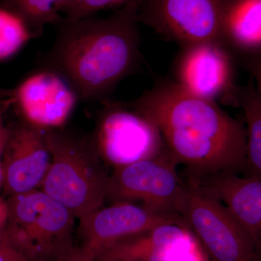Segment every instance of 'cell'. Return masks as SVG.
<instances>
[{
  "label": "cell",
  "mask_w": 261,
  "mask_h": 261,
  "mask_svg": "<svg viewBox=\"0 0 261 261\" xmlns=\"http://www.w3.org/2000/svg\"><path fill=\"white\" fill-rule=\"evenodd\" d=\"M129 105L157 126L173 161L187 170V179L221 173L243 174L246 128L217 102L166 82Z\"/></svg>",
  "instance_id": "cell-1"
},
{
  "label": "cell",
  "mask_w": 261,
  "mask_h": 261,
  "mask_svg": "<svg viewBox=\"0 0 261 261\" xmlns=\"http://www.w3.org/2000/svg\"><path fill=\"white\" fill-rule=\"evenodd\" d=\"M139 7L132 3L107 17L63 18L43 68L61 75L80 100H106L140 63Z\"/></svg>",
  "instance_id": "cell-2"
},
{
  "label": "cell",
  "mask_w": 261,
  "mask_h": 261,
  "mask_svg": "<svg viewBox=\"0 0 261 261\" xmlns=\"http://www.w3.org/2000/svg\"><path fill=\"white\" fill-rule=\"evenodd\" d=\"M51 163L40 190L81 219L104 205L108 180L92 137L59 129L45 130Z\"/></svg>",
  "instance_id": "cell-3"
},
{
  "label": "cell",
  "mask_w": 261,
  "mask_h": 261,
  "mask_svg": "<svg viewBox=\"0 0 261 261\" xmlns=\"http://www.w3.org/2000/svg\"><path fill=\"white\" fill-rule=\"evenodd\" d=\"M7 238L29 261H58L74 247L75 216L40 189L6 200Z\"/></svg>",
  "instance_id": "cell-4"
},
{
  "label": "cell",
  "mask_w": 261,
  "mask_h": 261,
  "mask_svg": "<svg viewBox=\"0 0 261 261\" xmlns=\"http://www.w3.org/2000/svg\"><path fill=\"white\" fill-rule=\"evenodd\" d=\"M176 210L211 261H256L248 235L227 207L198 184L184 181Z\"/></svg>",
  "instance_id": "cell-5"
},
{
  "label": "cell",
  "mask_w": 261,
  "mask_h": 261,
  "mask_svg": "<svg viewBox=\"0 0 261 261\" xmlns=\"http://www.w3.org/2000/svg\"><path fill=\"white\" fill-rule=\"evenodd\" d=\"M92 136L99 157L114 169L153 158L166 149L157 126L129 104L103 101Z\"/></svg>",
  "instance_id": "cell-6"
},
{
  "label": "cell",
  "mask_w": 261,
  "mask_h": 261,
  "mask_svg": "<svg viewBox=\"0 0 261 261\" xmlns=\"http://www.w3.org/2000/svg\"><path fill=\"white\" fill-rule=\"evenodd\" d=\"M177 166L166 148L153 158L116 168L109 176L107 200L139 201L145 208L181 223L176 208L184 181Z\"/></svg>",
  "instance_id": "cell-7"
},
{
  "label": "cell",
  "mask_w": 261,
  "mask_h": 261,
  "mask_svg": "<svg viewBox=\"0 0 261 261\" xmlns=\"http://www.w3.org/2000/svg\"><path fill=\"white\" fill-rule=\"evenodd\" d=\"M228 2L144 0L139 7V21L184 47L201 42H224Z\"/></svg>",
  "instance_id": "cell-8"
},
{
  "label": "cell",
  "mask_w": 261,
  "mask_h": 261,
  "mask_svg": "<svg viewBox=\"0 0 261 261\" xmlns=\"http://www.w3.org/2000/svg\"><path fill=\"white\" fill-rule=\"evenodd\" d=\"M175 83L188 93L207 100L237 104L231 56L223 42L185 46L178 58Z\"/></svg>",
  "instance_id": "cell-9"
},
{
  "label": "cell",
  "mask_w": 261,
  "mask_h": 261,
  "mask_svg": "<svg viewBox=\"0 0 261 261\" xmlns=\"http://www.w3.org/2000/svg\"><path fill=\"white\" fill-rule=\"evenodd\" d=\"M171 222L180 223L133 202H112L80 219V247L97 260L120 242Z\"/></svg>",
  "instance_id": "cell-10"
},
{
  "label": "cell",
  "mask_w": 261,
  "mask_h": 261,
  "mask_svg": "<svg viewBox=\"0 0 261 261\" xmlns=\"http://www.w3.org/2000/svg\"><path fill=\"white\" fill-rule=\"evenodd\" d=\"M80 100L69 84L43 68L14 89V102L25 123L39 129L63 128Z\"/></svg>",
  "instance_id": "cell-11"
},
{
  "label": "cell",
  "mask_w": 261,
  "mask_h": 261,
  "mask_svg": "<svg viewBox=\"0 0 261 261\" xmlns=\"http://www.w3.org/2000/svg\"><path fill=\"white\" fill-rule=\"evenodd\" d=\"M2 157L3 187L9 197L40 188L51 163L45 130L24 121L10 128Z\"/></svg>",
  "instance_id": "cell-12"
},
{
  "label": "cell",
  "mask_w": 261,
  "mask_h": 261,
  "mask_svg": "<svg viewBox=\"0 0 261 261\" xmlns=\"http://www.w3.org/2000/svg\"><path fill=\"white\" fill-rule=\"evenodd\" d=\"M197 240L185 225L171 222L120 242L97 260L195 261Z\"/></svg>",
  "instance_id": "cell-13"
},
{
  "label": "cell",
  "mask_w": 261,
  "mask_h": 261,
  "mask_svg": "<svg viewBox=\"0 0 261 261\" xmlns=\"http://www.w3.org/2000/svg\"><path fill=\"white\" fill-rule=\"evenodd\" d=\"M192 181V180H190ZM221 202L230 211L261 252V178L221 173L192 181Z\"/></svg>",
  "instance_id": "cell-14"
},
{
  "label": "cell",
  "mask_w": 261,
  "mask_h": 261,
  "mask_svg": "<svg viewBox=\"0 0 261 261\" xmlns=\"http://www.w3.org/2000/svg\"><path fill=\"white\" fill-rule=\"evenodd\" d=\"M224 40L243 50H261V0H229Z\"/></svg>",
  "instance_id": "cell-15"
},
{
  "label": "cell",
  "mask_w": 261,
  "mask_h": 261,
  "mask_svg": "<svg viewBox=\"0 0 261 261\" xmlns=\"http://www.w3.org/2000/svg\"><path fill=\"white\" fill-rule=\"evenodd\" d=\"M237 104L243 109L246 128V155L243 174L261 178V97L253 82L240 88Z\"/></svg>",
  "instance_id": "cell-16"
},
{
  "label": "cell",
  "mask_w": 261,
  "mask_h": 261,
  "mask_svg": "<svg viewBox=\"0 0 261 261\" xmlns=\"http://www.w3.org/2000/svg\"><path fill=\"white\" fill-rule=\"evenodd\" d=\"M70 0H0V5L21 19L32 39L42 37L48 25H56L64 18Z\"/></svg>",
  "instance_id": "cell-17"
},
{
  "label": "cell",
  "mask_w": 261,
  "mask_h": 261,
  "mask_svg": "<svg viewBox=\"0 0 261 261\" xmlns=\"http://www.w3.org/2000/svg\"><path fill=\"white\" fill-rule=\"evenodd\" d=\"M32 39L21 19L0 5V61L14 56Z\"/></svg>",
  "instance_id": "cell-18"
},
{
  "label": "cell",
  "mask_w": 261,
  "mask_h": 261,
  "mask_svg": "<svg viewBox=\"0 0 261 261\" xmlns=\"http://www.w3.org/2000/svg\"><path fill=\"white\" fill-rule=\"evenodd\" d=\"M144 0H70L63 11V17L76 20L96 15L99 12L114 8H122L132 3H141Z\"/></svg>",
  "instance_id": "cell-19"
},
{
  "label": "cell",
  "mask_w": 261,
  "mask_h": 261,
  "mask_svg": "<svg viewBox=\"0 0 261 261\" xmlns=\"http://www.w3.org/2000/svg\"><path fill=\"white\" fill-rule=\"evenodd\" d=\"M247 69L257 93L261 97V55L251 58L247 63Z\"/></svg>",
  "instance_id": "cell-20"
},
{
  "label": "cell",
  "mask_w": 261,
  "mask_h": 261,
  "mask_svg": "<svg viewBox=\"0 0 261 261\" xmlns=\"http://www.w3.org/2000/svg\"><path fill=\"white\" fill-rule=\"evenodd\" d=\"M13 104V102L6 103V104L0 106V159L3 156V151H4L5 145L9 137L10 128H8L4 125L3 122V115L10 105Z\"/></svg>",
  "instance_id": "cell-21"
},
{
  "label": "cell",
  "mask_w": 261,
  "mask_h": 261,
  "mask_svg": "<svg viewBox=\"0 0 261 261\" xmlns=\"http://www.w3.org/2000/svg\"><path fill=\"white\" fill-rule=\"evenodd\" d=\"M58 261H97L96 259L89 256L88 254L82 250L81 247H74L64 257Z\"/></svg>",
  "instance_id": "cell-22"
},
{
  "label": "cell",
  "mask_w": 261,
  "mask_h": 261,
  "mask_svg": "<svg viewBox=\"0 0 261 261\" xmlns=\"http://www.w3.org/2000/svg\"><path fill=\"white\" fill-rule=\"evenodd\" d=\"M25 257L20 255L8 244L0 250V261H23Z\"/></svg>",
  "instance_id": "cell-23"
},
{
  "label": "cell",
  "mask_w": 261,
  "mask_h": 261,
  "mask_svg": "<svg viewBox=\"0 0 261 261\" xmlns=\"http://www.w3.org/2000/svg\"><path fill=\"white\" fill-rule=\"evenodd\" d=\"M14 102V89L0 88V106Z\"/></svg>",
  "instance_id": "cell-24"
},
{
  "label": "cell",
  "mask_w": 261,
  "mask_h": 261,
  "mask_svg": "<svg viewBox=\"0 0 261 261\" xmlns=\"http://www.w3.org/2000/svg\"><path fill=\"white\" fill-rule=\"evenodd\" d=\"M8 214L6 201L0 197V228L6 227L8 224Z\"/></svg>",
  "instance_id": "cell-25"
},
{
  "label": "cell",
  "mask_w": 261,
  "mask_h": 261,
  "mask_svg": "<svg viewBox=\"0 0 261 261\" xmlns=\"http://www.w3.org/2000/svg\"><path fill=\"white\" fill-rule=\"evenodd\" d=\"M8 238H7L6 227L0 228V250L8 245Z\"/></svg>",
  "instance_id": "cell-26"
},
{
  "label": "cell",
  "mask_w": 261,
  "mask_h": 261,
  "mask_svg": "<svg viewBox=\"0 0 261 261\" xmlns=\"http://www.w3.org/2000/svg\"><path fill=\"white\" fill-rule=\"evenodd\" d=\"M3 187V168H2V164L0 163V188Z\"/></svg>",
  "instance_id": "cell-27"
},
{
  "label": "cell",
  "mask_w": 261,
  "mask_h": 261,
  "mask_svg": "<svg viewBox=\"0 0 261 261\" xmlns=\"http://www.w3.org/2000/svg\"><path fill=\"white\" fill-rule=\"evenodd\" d=\"M256 261H261V253L257 254Z\"/></svg>",
  "instance_id": "cell-28"
},
{
  "label": "cell",
  "mask_w": 261,
  "mask_h": 261,
  "mask_svg": "<svg viewBox=\"0 0 261 261\" xmlns=\"http://www.w3.org/2000/svg\"><path fill=\"white\" fill-rule=\"evenodd\" d=\"M97 261H118L114 260H110V259H100V260H97Z\"/></svg>",
  "instance_id": "cell-29"
},
{
  "label": "cell",
  "mask_w": 261,
  "mask_h": 261,
  "mask_svg": "<svg viewBox=\"0 0 261 261\" xmlns=\"http://www.w3.org/2000/svg\"><path fill=\"white\" fill-rule=\"evenodd\" d=\"M23 261H29V260H27V259L25 258V259H24Z\"/></svg>",
  "instance_id": "cell-30"
},
{
  "label": "cell",
  "mask_w": 261,
  "mask_h": 261,
  "mask_svg": "<svg viewBox=\"0 0 261 261\" xmlns=\"http://www.w3.org/2000/svg\"><path fill=\"white\" fill-rule=\"evenodd\" d=\"M209 261H211V260H209Z\"/></svg>",
  "instance_id": "cell-31"
}]
</instances>
